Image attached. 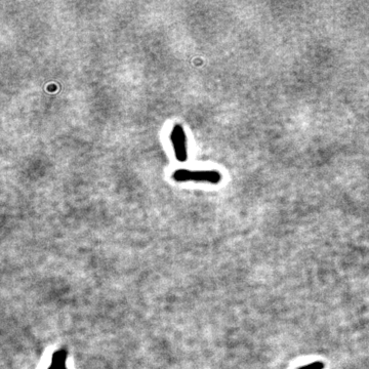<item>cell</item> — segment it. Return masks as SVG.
Wrapping results in <instances>:
<instances>
[{
  "label": "cell",
  "mask_w": 369,
  "mask_h": 369,
  "mask_svg": "<svg viewBox=\"0 0 369 369\" xmlns=\"http://www.w3.org/2000/svg\"><path fill=\"white\" fill-rule=\"evenodd\" d=\"M171 141L178 161L184 162L188 158L186 133L181 124H176L171 131Z\"/></svg>",
  "instance_id": "2"
},
{
  "label": "cell",
  "mask_w": 369,
  "mask_h": 369,
  "mask_svg": "<svg viewBox=\"0 0 369 369\" xmlns=\"http://www.w3.org/2000/svg\"><path fill=\"white\" fill-rule=\"evenodd\" d=\"M67 356H68V352L66 350L62 349L56 351L53 355L52 364H50V366L47 369H63L66 366Z\"/></svg>",
  "instance_id": "3"
},
{
  "label": "cell",
  "mask_w": 369,
  "mask_h": 369,
  "mask_svg": "<svg viewBox=\"0 0 369 369\" xmlns=\"http://www.w3.org/2000/svg\"><path fill=\"white\" fill-rule=\"evenodd\" d=\"M176 182H196L219 184L222 180V175L217 171H190V170H177L172 177Z\"/></svg>",
  "instance_id": "1"
},
{
  "label": "cell",
  "mask_w": 369,
  "mask_h": 369,
  "mask_svg": "<svg viewBox=\"0 0 369 369\" xmlns=\"http://www.w3.org/2000/svg\"><path fill=\"white\" fill-rule=\"evenodd\" d=\"M63 369H67V366H65V367H64V368H63Z\"/></svg>",
  "instance_id": "5"
},
{
  "label": "cell",
  "mask_w": 369,
  "mask_h": 369,
  "mask_svg": "<svg viewBox=\"0 0 369 369\" xmlns=\"http://www.w3.org/2000/svg\"><path fill=\"white\" fill-rule=\"evenodd\" d=\"M324 363L321 361H316L311 364L305 365V366H300L297 369H324Z\"/></svg>",
  "instance_id": "4"
}]
</instances>
